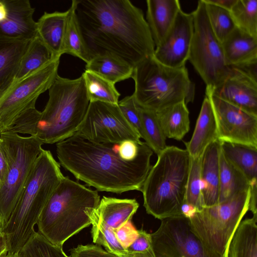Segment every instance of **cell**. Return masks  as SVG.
Wrapping results in <instances>:
<instances>
[{
  "mask_svg": "<svg viewBox=\"0 0 257 257\" xmlns=\"http://www.w3.org/2000/svg\"><path fill=\"white\" fill-rule=\"evenodd\" d=\"M205 95L214 113L218 140L257 148V116L218 98L207 88Z\"/></svg>",
  "mask_w": 257,
  "mask_h": 257,
  "instance_id": "9a60e30c",
  "label": "cell"
},
{
  "mask_svg": "<svg viewBox=\"0 0 257 257\" xmlns=\"http://www.w3.org/2000/svg\"><path fill=\"white\" fill-rule=\"evenodd\" d=\"M48 90L44 110L27 111L11 130L35 137L43 144L58 143L77 132L90 102L82 76L70 79L58 75Z\"/></svg>",
  "mask_w": 257,
  "mask_h": 257,
  "instance_id": "3957f363",
  "label": "cell"
},
{
  "mask_svg": "<svg viewBox=\"0 0 257 257\" xmlns=\"http://www.w3.org/2000/svg\"><path fill=\"white\" fill-rule=\"evenodd\" d=\"M135 83L133 93L137 105L155 112L184 102H192L195 84L187 68H172L148 57L134 68L132 77Z\"/></svg>",
  "mask_w": 257,
  "mask_h": 257,
  "instance_id": "52a82bcc",
  "label": "cell"
},
{
  "mask_svg": "<svg viewBox=\"0 0 257 257\" xmlns=\"http://www.w3.org/2000/svg\"><path fill=\"white\" fill-rule=\"evenodd\" d=\"M85 89L90 102H101L117 105L120 93L115 84L88 70L82 73Z\"/></svg>",
  "mask_w": 257,
  "mask_h": 257,
  "instance_id": "4dcf8cb0",
  "label": "cell"
},
{
  "mask_svg": "<svg viewBox=\"0 0 257 257\" xmlns=\"http://www.w3.org/2000/svg\"><path fill=\"white\" fill-rule=\"evenodd\" d=\"M146 22L155 47L160 45L181 10L178 0H147Z\"/></svg>",
  "mask_w": 257,
  "mask_h": 257,
  "instance_id": "d6986e66",
  "label": "cell"
},
{
  "mask_svg": "<svg viewBox=\"0 0 257 257\" xmlns=\"http://www.w3.org/2000/svg\"><path fill=\"white\" fill-rule=\"evenodd\" d=\"M257 214L242 220L229 244L228 257H257Z\"/></svg>",
  "mask_w": 257,
  "mask_h": 257,
  "instance_id": "4316f807",
  "label": "cell"
},
{
  "mask_svg": "<svg viewBox=\"0 0 257 257\" xmlns=\"http://www.w3.org/2000/svg\"><path fill=\"white\" fill-rule=\"evenodd\" d=\"M221 45L227 66L242 67L257 63V38L235 28Z\"/></svg>",
  "mask_w": 257,
  "mask_h": 257,
  "instance_id": "44dd1931",
  "label": "cell"
},
{
  "mask_svg": "<svg viewBox=\"0 0 257 257\" xmlns=\"http://www.w3.org/2000/svg\"><path fill=\"white\" fill-rule=\"evenodd\" d=\"M67 12L63 53L79 58L87 63L89 60L76 20L74 6L72 3Z\"/></svg>",
  "mask_w": 257,
  "mask_h": 257,
  "instance_id": "d6a6232c",
  "label": "cell"
},
{
  "mask_svg": "<svg viewBox=\"0 0 257 257\" xmlns=\"http://www.w3.org/2000/svg\"><path fill=\"white\" fill-rule=\"evenodd\" d=\"M250 186V197L249 201V211H251L253 215L257 214V184Z\"/></svg>",
  "mask_w": 257,
  "mask_h": 257,
  "instance_id": "7bdbcfd3",
  "label": "cell"
},
{
  "mask_svg": "<svg viewBox=\"0 0 257 257\" xmlns=\"http://www.w3.org/2000/svg\"><path fill=\"white\" fill-rule=\"evenodd\" d=\"M31 41L0 35V96L14 81Z\"/></svg>",
  "mask_w": 257,
  "mask_h": 257,
  "instance_id": "7402d4cb",
  "label": "cell"
},
{
  "mask_svg": "<svg viewBox=\"0 0 257 257\" xmlns=\"http://www.w3.org/2000/svg\"><path fill=\"white\" fill-rule=\"evenodd\" d=\"M67 15V11L45 12L36 22L37 35L54 58H60L63 54V41Z\"/></svg>",
  "mask_w": 257,
  "mask_h": 257,
  "instance_id": "cb8c5ba5",
  "label": "cell"
},
{
  "mask_svg": "<svg viewBox=\"0 0 257 257\" xmlns=\"http://www.w3.org/2000/svg\"><path fill=\"white\" fill-rule=\"evenodd\" d=\"M1 138L0 137V142ZM7 172V164L0 147V184L4 180Z\"/></svg>",
  "mask_w": 257,
  "mask_h": 257,
  "instance_id": "bcb514c9",
  "label": "cell"
},
{
  "mask_svg": "<svg viewBox=\"0 0 257 257\" xmlns=\"http://www.w3.org/2000/svg\"><path fill=\"white\" fill-rule=\"evenodd\" d=\"M156 113L166 138L181 141L189 131V111L184 102L177 103Z\"/></svg>",
  "mask_w": 257,
  "mask_h": 257,
  "instance_id": "484cf974",
  "label": "cell"
},
{
  "mask_svg": "<svg viewBox=\"0 0 257 257\" xmlns=\"http://www.w3.org/2000/svg\"><path fill=\"white\" fill-rule=\"evenodd\" d=\"M230 13L236 28L257 38V0H237Z\"/></svg>",
  "mask_w": 257,
  "mask_h": 257,
  "instance_id": "836d02e7",
  "label": "cell"
},
{
  "mask_svg": "<svg viewBox=\"0 0 257 257\" xmlns=\"http://www.w3.org/2000/svg\"><path fill=\"white\" fill-rule=\"evenodd\" d=\"M220 142L217 140L207 146L203 154L201 178L204 207L218 203Z\"/></svg>",
  "mask_w": 257,
  "mask_h": 257,
  "instance_id": "603a6c76",
  "label": "cell"
},
{
  "mask_svg": "<svg viewBox=\"0 0 257 257\" xmlns=\"http://www.w3.org/2000/svg\"><path fill=\"white\" fill-rule=\"evenodd\" d=\"M210 27L219 41L222 43L236 28L230 12L203 0Z\"/></svg>",
  "mask_w": 257,
  "mask_h": 257,
  "instance_id": "d590c367",
  "label": "cell"
},
{
  "mask_svg": "<svg viewBox=\"0 0 257 257\" xmlns=\"http://www.w3.org/2000/svg\"><path fill=\"white\" fill-rule=\"evenodd\" d=\"M70 257H118L97 244H79L70 250Z\"/></svg>",
  "mask_w": 257,
  "mask_h": 257,
  "instance_id": "ab89813d",
  "label": "cell"
},
{
  "mask_svg": "<svg viewBox=\"0 0 257 257\" xmlns=\"http://www.w3.org/2000/svg\"><path fill=\"white\" fill-rule=\"evenodd\" d=\"M193 30L192 12L185 13L181 9L165 39L156 47L154 57L170 67H185L189 57Z\"/></svg>",
  "mask_w": 257,
  "mask_h": 257,
  "instance_id": "e0dca14e",
  "label": "cell"
},
{
  "mask_svg": "<svg viewBox=\"0 0 257 257\" xmlns=\"http://www.w3.org/2000/svg\"><path fill=\"white\" fill-rule=\"evenodd\" d=\"M221 151L245 176L250 186L257 184V148L241 144L220 142Z\"/></svg>",
  "mask_w": 257,
  "mask_h": 257,
  "instance_id": "d4e9b609",
  "label": "cell"
},
{
  "mask_svg": "<svg viewBox=\"0 0 257 257\" xmlns=\"http://www.w3.org/2000/svg\"><path fill=\"white\" fill-rule=\"evenodd\" d=\"M190 161L186 149L173 146L158 155L141 190L147 213L160 220L183 216Z\"/></svg>",
  "mask_w": 257,
  "mask_h": 257,
  "instance_id": "8992f818",
  "label": "cell"
},
{
  "mask_svg": "<svg viewBox=\"0 0 257 257\" xmlns=\"http://www.w3.org/2000/svg\"><path fill=\"white\" fill-rule=\"evenodd\" d=\"M100 200L97 191L64 176L41 213L38 231L53 244L63 246L68 239L91 224L88 214Z\"/></svg>",
  "mask_w": 257,
  "mask_h": 257,
  "instance_id": "5b68a950",
  "label": "cell"
},
{
  "mask_svg": "<svg viewBox=\"0 0 257 257\" xmlns=\"http://www.w3.org/2000/svg\"><path fill=\"white\" fill-rule=\"evenodd\" d=\"M8 247L5 236H0V257H4L8 253Z\"/></svg>",
  "mask_w": 257,
  "mask_h": 257,
  "instance_id": "7dc6e473",
  "label": "cell"
},
{
  "mask_svg": "<svg viewBox=\"0 0 257 257\" xmlns=\"http://www.w3.org/2000/svg\"><path fill=\"white\" fill-rule=\"evenodd\" d=\"M77 133L93 142L119 144L125 140L141 142V137L125 118L118 105L89 102Z\"/></svg>",
  "mask_w": 257,
  "mask_h": 257,
  "instance_id": "7c38bea8",
  "label": "cell"
},
{
  "mask_svg": "<svg viewBox=\"0 0 257 257\" xmlns=\"http://www.w3.org/2000/svg\"><path fill=\"white\" fill-rule=\"evenodd\" d=\"M85 70L115 84L132 78L134 67L114 57L101 56L91 59L86 63Z\"/></svg>",
  "mask_w": 257,
  "mask_h": 257,
  "instance_id": "f1b7e54d",
  "label": "cell"
},
{
  "mask_svg": "<svg viewBox=\"0 0 257 257\" xmlns=\"http://www.w3.org/2000/svg\"><path fill=\"white\" fill-rule=\"evenodd\" d=\"M202 156L195 158L190 157L185 200V202L194 206L197 211H200L204 207L201 178Z\"/></svg>",
  "mask_w": 257,
  "mask_h": 257,
  "instance_id": "8d00e7d4",
  "label": "cell"
},
{
  "mask_svg": "<svg viewBox=\"0 0 257 257\" xmlns=\"http://www.w3.org/2000/svg\"><path fill=\"white\" fill-rule=\"evenodd\" d=\"M153 153L142 142L137 158L126 161L119 156L118 144L93 142L77 133L56 144L60 165L76 178L98 191L117 194L141 191Z\"/></svg>",
  "mask_w": 257,
  "mask_h": 257,
  "instance_id": "7a4b0ae2",
  "label": "cell"
},
{
  "mask_svg": "<svg viewBox=\"0 0 257 257\" xmlns=\"http://www.w3.org/2000/svg\"><path fill=\"white\" fill-rule=\"evenodd\" d=\"M181 211L184 217L190 219L197 212V209L194 206L184 202L181 207Z\"/></svg>",
  "mask_w": 257,
  "mask_h": 257,
  "instance_id": "ee69618b",
  "label": "cell"
},
{
  "mask_svg": "<svg viewBox=\"0 0 257 257\" xmlns=\"http://www.w3.org/2000/svg\"><path fill=\"white\" fill-rule=\"evenodd\" d=\"M250 187L245 176L226 159L220 149L218 203Z\"/></svg>",
  "mask_w": 257,
  "mask_h": 257,
  "instance_id": "83f0119b",
  "label": "cell"
},
{
  "mask_svg": "<svg viewBox=\"0 0 257 257\" xmlns=\"http://www.w3.org/2000/svg\"><path fill=\"white\" fill-rule=\"evenodd\" d=\"M192 13L194 30L188 60L206 87L213 88L227 78L231 67L225 64L221 43L210 27L203 0L198 2Z\"/></svg>",
  "mask_w": 257,
  "mask_h": 257,
  "instance_id": "30bf717a",
  "label": "cell"
},
{
  "mask_svg": "<svg viewBox=\"0 0 257 257\" xmlns=\"http://www.w3.org/2000/svg\"><path fill=\"white\" fill-rule=\"evenodd\" d=\"M208 1L230 12L237 0H208Z\"/></svg>",
  "mask_w": 257,
  "mask_h": 257,
  "instance_id": "f6af8a7d",
  "label": "cell"
},
{
  "mask_svg": "<svg viewBox=\"0 0 257 257\" xmlns=\"http://www.w3.org/2000/svg\"><path fill=\"white\" fill-rule=\"evenodd\" d=\"M115 235L119 243L126 249L137 238L138 230L130 221L115 230Z\"/></svg>",
  "mask_w": 257,
  "mask_h": 257,
  "instance_id": "60d3db41",
  "label": "cell"
},
{
  "mask_svg": "<svg viewBox=\"0 0 257 257\" xmlns=\"http://www.w3.org/2000/svg\"><path fill=\"white\" fill-rule=\"evenodd\" d=\"M64 176L51 152L43 149L3 229L8 253H18L35 230L46 204Z\"/></svg>",
  "mask_w": 257,
  "mask_h": 257,
  "instance_id": "277c9868",
  "label": "cell"
},
{
  "mask_svg": "<svg viewBox=\"0 0 257 257\" xmlns=\"http://www.w3.org/2000/svg\"><path fill=\"white\" fill-rule=\"evenodd\" d=\"M141 132L140 136L157 156L166 147L165 137L159 123L157 113L139 106Z\"/></svg>",
  "mask_w": 257,
  "mask_h": 257,
  "instance_id": "1f68e13d",
  "label": "cell"
},
{
  "mask_svg": "<svg viewBox=\"0 0 257 257\" xmlns=\"http://www.w3.org/2000/svg\"><path fill=\"white\" fill-rule=\"evenodd\" d=\"M139 207L135 199L103 196L97 207L88 214L93 243L103 246L106 250L117 256L122 255L125 249L117 240L115 231L131 221Z\"/></svg>",
  "mask_w": 257,
  "mask_h": 257,
  "instance_id": "4fadbf2b",
  "label": "cell"
},
{
  "mask_svg": "<svg viewBox=\"0 0 257 257\" xmlns=\"http://www.w3.org/2000/svg\"><path fill=\"white\" fill-rule=\"evenodd\" d=\"M256 65L231 67L221 84L213 88H206L218 98L257 116Z\"/></svg>",
  "mask_w": 257,
  "mask_h": 257,
  "instance_id": "2e32d148",
  "label": "cell"
},
{
  "mask_svg": "<svg viewBox=\"0 0 257 257\" xmlns=\"http://www.w3.org/2000/svg\"><path fill=\"white\" fill-rule=\"evenodd\" d=\"M54 58L37 35L31 40L20 61L14 81H17Z\"/></svg>",
  "mask_w": 257,
  "mask_h": 257,
  "instance_id": "f546056e",
  "label": "cell"
},
{
  "mask_svg": "<svg viewBox=\"0 0 257 257\" xmlns=\"http://www.w3.org/2000/svg\"><path fill=\"white\" fill-rule=\"evenodd\" d=\"M60 58L53 59L13 82L0 96V134L11 130L18 119L36 108L39 96L49 90L58 74Z\"/></svg>",
  "mask_w": 257,
  "mask_h": 257,
  "instance_id": "8fae6325",
  "label": "cell"
},
{
  "mask_svg": "<svg viewBox=\"0 0 257 257\" xmlns=\"http://www.w3.org/2000/svg\"><path fill=\"white\" fill-rule=\"evenodd\" d=\"M19 257H70L63 246L53 244L35 230L18 252Z\"/></svg>",
  "mask_w": 257,
  "mask_h": 257,
  "instance_id": "e575fe53",
  "label": "cell"
},
{
  "mask_svg": "<svg viewBox=\"0 0 257 257\" xmlns=\"http://www.w3.org/2000/svg\"><path fill=\"white\" fill-rule=\"evenodd\" d=\"M4 257H19L18 253L9 254L7 253Z\"/></svg>",
  "mask_w": 257,
  "mask_h": 257,
  "instance_id": "c3c4849f",
  "label": "cell"
},
{
  "mask_svg": "<svg viewBox=\"0 0 257 257\" xmlns=\"http://www.w3.org/2000/svg\"><path fill=\"white\" fill-rule=\"evenodd\" d=\"M151 234L155 257H220L202 244L191 230L189 219L184 216L161 220L158 229Z\"/></svg>",
  "mask_w": 257,
  "mask_h": 257,
  "instance_id": "5bb4252c",
  "label": "cell"
},
{
  "mask_svg": "<svg viewBox=\"0 0 257 257\" xmlns=\"http://www.w3.org/2000/svg\"><path fill=\"white\" fill-rule=\"evenodd\" d=\"M89 61L107 56L133 67L153 56L155 44L141 9L128 0H73Z\"/></svg>",
  "mask_w": 257,
  "mask_h": 257,
  "instance_id": "6da1fadb",
  "label": "cell"
},
{
  "mask_svg": "<svg viewBox=\"0 0 257 257\" xmlns=\"http://www.w3.org/2000/svg\"><path fill=\"white\" fill-rule=\"evenodd\" d=\"M142 142H137L132 140H125L118 144L119 156L124 160L133 161L139 154Z\"/></svg>",
  "mask_w": 257,
  "mask_h": 257,
  "instance_id": "b9f144b4",
  "label": "cell"
},
{
  "mask_svg": "<svg viewBox=\"0 0 257 257\" xmlns=\"http://www.w3.org/2000/svg\"><path fill=\"white\" fill-rule=\"evenodd\" d=\"M125 249L132 255L141 254L155 257L151 234L143 229L138 230L137 238Z\"/></svg>",
  "mask_w": 257,
  "mask_h": 257,
  "instance_id": "f35d334b",
  "label": "cell"
},
{
  "mask_svg": "<svg viewBox=\"0 0 257 257\" xmlns=\"http://www.w3.org/2000/svg\"><path fill=\"white\" fill-rule=\"evenodd\" d=\"M250 187L211 206L204 207L189 219L194 234L210 251L228 257L229 244L249 211Z\"/></svg>",
  "mask_w": 257,
  "mask_h": 257,
  "instance_id": "9c48e42d",
  "label": "cell"
},
{
  "mask_svg": "<svg viewBox=\"0 0 257 257\" xmlns=\"http://www.w3.org/2000/svg\"><path fill=\"white\" fill-rule=\"evenodd\" d=\"M34 11L29 0L0 1V35L33 39L37 36Z\"/></svg>",
  "mask_w": 257,
  "mask_h": 257,
  "instance_id": "ac0fdd59",
  "label": "cell"
},
{
  "mask_svg": "<svg viewBox=\"0 0 257 257\" xmlns=\"http://www.w3.org/2000/svg\"><path fill=\"white\" fill-rule=\"evenodd\" d=\"M117 105L125 118L140 136L141 122L140 111L133 95L125 97L119 101Z\"/></svg>",
  "mask_w": 257,
  "mask_h": 257,
  "instance_id": "74e56055",
  "label": "cell"
},
{
  "mask_svg": "<svg viewBox=\"0 0 257 257\" xmlns=\"http://www.w3.org/2000/svg\"><path fill=\"white\" fill-rule=\"evenodd\" d=\"M5 236V235L3 232V230L2 229V228L0 227V236Z\"/></svg>",
  "mask_w": 257,
  "mask_h": 257,
  "instance_id": "681fc988",
  "label": "cell"
},
{
  "mask_svg": "<svg viewBox=\"0 0 257 257\" xmlns=\"http://www.w3.org/2000/svg\"><path fill=\"white\" fill-rule=\"evenodd\" d=\"M0 137V147L7 164L6 176L0 184V227L3 230L44 144L35 137H23L12 130L1 133Z\"/></svg>",
  "mask_w": 257,
  "mask_h": 257,
  "instance_id": "ba28073f",
  "label": "cell"
},
{
  "mask_svg": "<svg viewBox=\"0 0 257 257\" xmlns=\"http://www.w3.org/2000/svg\"><path fill=\"white\" fill-rule=\"evenodd\" d=\"M218 140L217 124L210 101L205 95L190 140L184 142L192 158L202 156L211 143Z\"/></svg>",
  "mask_w": 257,
  "mask_h": 257,
  "instance_id": "ffe728a7",
  "label": "cell"
}]
</instances>
